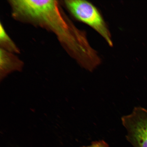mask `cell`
Wrapping results in <instances>:
<instances>
[{
	"instance_id": "5b68a950",
	"label": "cell",
	"mask_w": 147,
	"mask_h": 147,
	"mask_svg": "<svg viewBox=\"0 0 147 147\" xmlns=\"http://www.w3.org/2000/svg\"><path fill=\"white\" fill-rule=\"evenodd\" d=\"M0 28V42L3 49L11 53H19V49L7 34L1 23Z\"/></svg>"
},
{
	"instance_id": "6da1fadb",
	"label": "cell",
	"mask_w": 147,
	"mask_h": 147,
	"mask_svg": "<svg viewBox=\"0 0 147 147\" xmlns=\"http://www.w3.org/2000/svg\"><path fill=\"white\" fill-rule=\"evenodd\" d=\"M9 2L15 18L52 31L80 65H87L96 59L97 53L90 45L85 33L67 21L57 1L16 0Z\"/></svg>"
},
{
	"instance_id": "3957f363",
	"label": "cell",
	"mask_w": 147,
	"mask_h": 147,
	"mask_svg": "<svg viewBox=\"0 0 147 147\" xmlns=\"http://www.w3.org/2000/svg\"><path fill=\"white\" fill-rule=\"evenodd\" d=\"M121 121L129 142L134 147H147V110L137 107L130 114L123 116Z\"/></svg>"
},
{
	"instance_id": "8992f818",
	"label": "cell",
	"mask_w": 147,
	"mask_h": 147,
	"mask_svg": "<svg viewBox=\"0 0 147 147\" xmlns=\"http://www.w3.org/2000/svg\"><path fill=\"white\" fill-rule=\"evenodd\" d=\"M83 147H109V146L105 141L104 140H100L95 141L92 143V144L88 146Z\"/></svg>"
},
{
	"instance_id": "277c9868",
	"label": "cell",
	"mask_w": 147,
	"mask_h": 147,
	"mask_svg": "<svg viewBox=\"0 0 147 147\" xmlns=\"http://www.w3.org/2000/svg\"><path fill=\"white\" fill-rule=\"evenodd\" d=\"M22 63L11 52L1 49V79L8 74L21 69Z\"/></svg>"
},
{
	"instance_id": "7a4b0ae2",
	"label": "cell",
	"mask_w": 147,
	"mask_h": 147,
	"mask_svg": "<svg viewBox=\"0 0 147 147\" xmlns=\"http://www.w3.org/2000/svg\"><path fill=\"white\" fill-rule=\"evenodd\" d=\"M64 1L66 7L74 18L96 31L110 47H113L111 34L102 14L96 6L85 0Z\"/></svg>"
}]
</instances>
